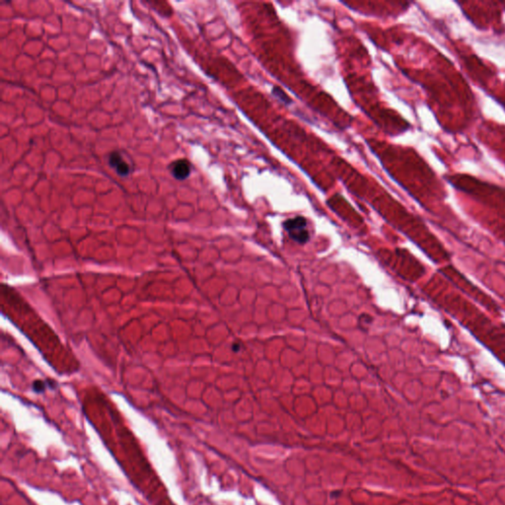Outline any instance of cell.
<instances>
[{
  "label": "cell",
  "mask_w": 505,
  "mask_h": 505,
  "mask_svg": "<svg viewBox=\"0 0 505 505\" xmlns=\"http://www.w3.org/2000/svg\"><path fill=\"white\" fill-rule=\"evenodd\" d=\"M470 319L463 317L462 323L469 331L505 364V326H496L474 308Z\"/></svg>",
  "instance_id": "cell-1"
},
{
  "label": "cell",
  "mask_w": 505,
  "mask_h": 505,
  "mask_svg": "<svg viewBox=\"0 0 505 505\" xmlns=\"http://www.w3.org/2000/svg\"><path fill=\"white\" fill-rule=\"evenodd\" d=\"M440 272L447 279L451 280L456 286L460 287L461 290H463L469 296L473 297L477 302L482 303L487 309L493 310V311H498V307H496V304L490 298H488L487 294H485L478 287L473 285L468 279H465L460 274V272H458L452 266H445V267L441 268Z\"/></svg>",
  "instance_id": "cell-2"
},
{
  "label": "cell",
  "mask_w": 505,
  "mask_h": 505,
  "mask_svg": "<svg viewBox=\"0 0 505 505\" xmlns=\"http://www.w3.org/2000/svg\"><path fill=\"white\" fill-rule=\"evenodd\" d=\"M282 225L289 238L296 242L297 244H306L310 240L308 222L305 217L296 216L289 218L285 220Z\"/></svg>",
  "instance_id": "cell-3"
},
{
  "label": "cell",
  "mask_w": 505,
  "mask_h": 505,
  "mask_svg": "<svg viewBox=\"0 0 505 505\" xmlns=\"http://www.w3.org/2000/svg\"><path fill=\"white\" fill-rule=\"evenodd\" d=\"M108 165L112 168L116 174L122 178H126L133 172V164L126 153L115 150L112 151L107 158Z\"/></svg>",
  "instance_id": "cell-4"
},
{
  "label": "cell",
  "mask_w": 505,
  "mask_h": 505,
  "mask_svg": "<svg viewBox=\"0 0 505 505\" xmlns=\"http://www.w3.org/2000/svg\"><path fill=\"white\" fill-rule=\"evenodd\" d=\"M168 169L176 180L185 181L192 174V165L188 159H178L169 165Z\"/></svg>",
  "instance_id": "cell-5"
},
{
  "label": "cell",
  "mask_w": 505,
  "mask_h": 505,
  "mask_svg": "<svg viewBox=\"0 0 505 505\" xmlns=\"http://www.w3.org/2000/svg\"><path fill=\"white\" fill-rule=\"evenodd\" d=\"M272 93H273V95L277 99H279L281 103L287 105V106L292 104V100L290 99V97L282 89H280L279 86H275V87L273 88L272 89Z\"/></svg>",
  "instance_id": "cell-6"
},
{
  "label": "cell",
  "mask_w": 505,
  "mask_h": 505,
  "mask_svg": "<svg viewBox=\"0 0 505 505\" xmlns=\"http://www.w3.org/2000/svg\"><path fill=\"white\" fill-rule=\"evenodd\" d=\"M372 322H373V319H372L370 316L366 315V314L361 315V316L359 317V319H358V325H360V324L364 323V325H363L360 329H368L369 325H370Z\"/></svg>",
  "instance_id": "cell-7"
},
{
  "label": "cell",
  "mask_w": 505,
  "mask_h": 505,
  "mask_svg": "<svg viewBox=\"0 0 505 505\" xmlns=\"http://www.w3.org/2000/svg\"><path fill=\"white\" fill-rule=\"evenodd\" d=\"M47 384L41 380H37L33 383V390L36 393H44L46 390Z\"/></svg>",
  "instance_id": "cell-8"
},
{
  "label": "cell",
  "mask_w": 505,
  "mask_h": 505,
  "mask_svg": "<svg viewBox=\"0 0 505 505\" xmlns=\"http://www.w3.org/2000/svg\"><path fill=\"white\" fill-rule=\"evenodd\" d=\"M240 349H241V345H240V344H237V343L233 344V346H232V350H233L234 352H239V351H240Z\"/></svg>",
  "instance_id": "cell-9"
}]
</instances>
